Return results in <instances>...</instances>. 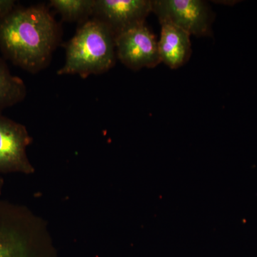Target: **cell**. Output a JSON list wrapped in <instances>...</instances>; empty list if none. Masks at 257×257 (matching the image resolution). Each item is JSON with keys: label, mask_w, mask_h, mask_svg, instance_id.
I'll return each mask as SVG.
<instances>
[{"label": "cell", "mask_w": 257, "mask_h": 257, "mask_svg": "<svg viewBox=\"0 0 257 257\" xmlns=\"http://www.w3.org/2000/svg\"><path fill=\"white\" fill-rule=\"evenodd\" d=\"M116 59L114 34L105 25L91 18L79 25L67 43L65 62L57 74H77L87 78L108 72Z\"/></svg>", "instance_id": "obj_2"}, {"label": "cell", "mask_w": 257, "mask_h": 257, "mask_svg": "<svg viewBox=\"0 0 257 257\" xmlns=\"http://www.w3.org/2000/svg\"><path fill=\"white\" fill-rule=\"evenodd\" d=\"M160 23L161 37L158 47L161 62L170 68H179L190 57L191 35L170 22L163 20Z\"/></svg>", "instance_id": "obj_8"}, {"label": "cell", "mask_w": 257, "mask_h": 257, "mask_svg": "<svg viewBox=\"0 0 257 257\" xmlns=\"http://www.w3.org/2000/svg\"><path fill=\"white\" fill-rule=\"evenodd\" d=\"M94 0H51L50 5L62 20L79 25L92 18Z\"/></svg>", "instance_id": "obj_10"}, {"label": "cell", "mask_w": 257, "mask_h": 257, "mask_svg": "<svg viewBox=\"0 0 257 257\" xmlns=\"http://www.w3.org/2000/svg\"><path fill=\"white\" fill-rule=\"evenodd\" d=\"M115 45L118 60L133 70L152 68L161 62L158 42L145 23L116 35Z\"/></svg>", "instance_id": "obj_5"}, {"label": "cell", "mask_w": 257, "mask_h": 257, "mask_svg": "<svg viewBox=\"0 0 257 257\" xmlns=\"http://www.w3.org/2000/svg\"><path fill=\"white\" fill-rule=\"evenodd\" d=\"M152 13L160 21L170 22L190 35L211 36L212 14L207 3L201 0H155Z\"/></svg>", "instance_id": "obj_4"}, {"label": "cell", "mask_w": 257, "mask_h": 257, "mask_svg": "<svg viewBox=\"0 0 257 257\" xmlns=\"http://www.w3.org/2000/svg\"><path fill=\"white\" fill-rule=\"evenodd\" d=\"M3 184H4V180L0 175V195H1L2 190H3Z\"/></svg>", "instance_id": "obj_12"}, {"label": "cell", "mask_w": 257, "mask_h": 257, "mask_svg": "<svg viewBox=\"0 0 257 257\" xmlns=\"http://www.w3.org/2000/svg\"><path fill=\"white\" fill-rule=\"evenodd\" d=\"M62 35L60 24L43 5H17L0 17L3 57L30 73H38L48 67Z\"/></svg>", "instance_id": "obj_1"}, {"label": "cell", "mask_w": 257, "mask_h": 257, "mask_svg": "<svg viewBox=\"0 0 257 257\" xmlns=\"http://www.w3.org/2000/svg\"><path fill=\"white\" fill-rule=\"evenodd\" d=\"M32 143L25 126L0 112V175L35 172L27 155V148Z\"/></svg>", "instance_id": "obj_6"}, {"label": "cell", "mask_w": 257, "mask_h": 257, "mask_svg": "<svg viewBox=\"0 0 257 257\" xmlns=\"http://www.w3.org/2000/svg\"><path fill=\"white\" fill-rule=\"evenodd\" d=\"M50 234L28 207L0 200V257H41L52 250Z\"/></svg>", "instance_id": "obj_3"}, {"label": "cell", "mask_w": 257, "mask_h": 257, "mask_svg": "<svg viewBox=\"0 0 257 257\" xmlns=\"http://www.w3.org/2000/svg\"><path fill=\"white\" fill-rule=\"evenodd\" d=\"M17 5L15 0H0V17L9 13Z\"/></svg>", "instance_id": "obj_11"}, {"label": "cell", "mask_w": 257, "mask_h": 257, "mask_svg": "<svg viewBox=\"0 0 257 257\" xmlns=\"http://www.w3.org/2000/svg\"><path fill=\"white\" fill-rule=\"evenodd\" d=\"M27 92L23 79L13 75L6 61L0 57V112L22 102Z\"/></svg>", "instance_id": "obj_9"}, {"label": "cell", "mask_w": 257, "mask_h": 257, "mask_svg": "<svg viewBox=\"0 0 257 257\" xmlns=\"http://www.w3.org/2000/svg\"><path fill=\"white\" fill-rule=\"evenodd\" d=\"M151 13L150 0H94L92 18L105 25L116 37L145 23Z\"/></svg>", "instance_id": "obj_7"}]
</instances>
